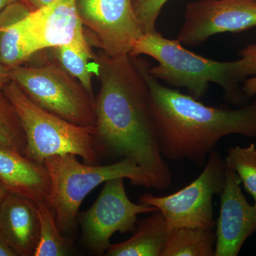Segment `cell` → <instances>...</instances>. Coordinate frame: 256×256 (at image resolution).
I'll list each match as a JSON object with an SVG mask.
<instances>
[{
  "instance_id": "obj_1",
  "label": "cell",
  "mask_w": 256,
  "mask_h": 256,
  "mask_svg": "<svg viewBox=\"0 0 256 256\" xmlns=\"http://www.w3.org/2000/svg\"><path fill=\"white\" fill-rule=\"evenodd\" d=\"M100 89L95 99L94 142L98 156L132 160L151 188L171 185L169 166L160 152L149 109V89L130 55L95 56Z\"/></svg>"
},
{
  "instance_id": "obj_2",
  "label": "cell",
  "mask_w": 256,
  "mask_h": 256,
  "mask_svg": "<svg viewBox=\"0 0 256 256\" xmlns=\"http://www.w3.org/2000/svg\"><path fill=\"white\" fill-rule=\"evenodd\" d=\"M132 58L149 89L150 112L164 158L188 160L202 166L222 138L242 134L256 138V100L238 109L207 106L165 86L150 73L146 60Z\"/></svg>"
},
{
  "instance_id": "obj_3",
  "label": "cell",
  "mask_w": 256,
  "mask_h": 256,
  "mask_svg": "<svg viewBox=\"0 0 256 256\" xmlns=\"http://www.w3.org/2000/svg\"><path fill=\"white\" fill-rule=\"evenodd\" d=\"M146 55L158 62L149 72L158 80L174 88H184L190 95L200 99L206 95L210 84L223 89L226 100L246 105L247 96L239 84L256 75V44L239 53L235 62H218L204 58L186 48L178 40H168L159 32L146 33L136 44L130 56Z\"/></svg>"
},
{
  "instance_id": "obj_4",
  "label": "cell",
  "mask_w": 256,
  "mask_h": 256,
  "mask_svg": "<svg viewBox=\"0 0 256 256\" xmlns=\"http://www.w3.org/2000/svg\"><path fill=\"white\" fill-rule=\"evenodd\" d=\"M44 164L50 180L46 203L53 210L62 234L73 232L82 201L101 184L112 178H124L129 180L134 186L152 188L142 170L128 158L110 164H88L80 162L75 154H65L50 156Z\"/></svg>"
},
{
  "instance_id": "obj_5",
  "label": "cell",
  "mask_w": 256,
  "mask_h": 256,
  "mask_svg": "<svg viewBox=\"0 0 256 256\" xmlns=\"http://www.w3.org/2000/svg\"><path fill=\"white\" fill-rule=\"evenodd\" d=\"M3 92L14 106L22 124L26 139L25 156L28 159L44 164L50 156L73 154L82 158L86 164L98 163L95 128L72 124L44 110L12 80Z\"/></svg>"
},
{
  "instance_id": "obj_6",
  "label": "cell",
  "mask_w": 256,
  "mask_h": 256,
  "mask_svg": "<svg viewBox=\"0 0 256 256\" xmlns=\"http://www.w3.org/2000/svg\"><path fill=\"white\" fill-rule=\"evenodd\" d=\"M10 78L44 110L78 126H95L96 98L58 63L18 66L10 69Z\"/></svg>"
},
{
  "instance_id": "obj_7",
  "label": "cell",
  "mask_w": 256,
  "mask_h": 256,
  "mask_svg": "<svg viewBox=\"0 0 256 256\" xmlns=\"http://www.w3.org/2000/svg\"><path fill=\"white\" fill-rule=\"evenodd\" d=\"M226 169L220 153L213 151L201 174L188 186L168 196L144 194L139 202L161 212L169 233L184 227L213 229V198L223 190Z\"/></svg>"
},
{
  "instance_id": "obj_8",
  "label": "cell",
  "mask_w": 256,
  "mask_h": 256,
  "mask_svg": "<svg viewBox=\"0 0 256 256\" xmlns=\"http://www.w3.org/2000/svg\"><path fill=\"white\" fill-rule=\"evenodd\" d=\"M124 178L104 184L97 200L88 210L79 212L77 224L82 229V245L90 254L104 256L116 232H134L140 214L152 213L156 207L131 201L126 193Z\"/></svg>"
},
{
  "instance_id": "obj_9",
  "label": "cell",
  "mask_w": 256,
  "mask_h": 256,
  "mask_svg": "<svg viewBox=\"0 0 256 256\" xmlns=\"http://www.w3.org/2000/svg\"><path fill=\"white\" fill-rule=\"evenodd\" d=\"M76 3L84 28L109 56L130 55L144 34L132 0H76Z\"/></svg>"
},
{
  "instance_id": "obj_10",
  "label": "cell",
  "mask_w": 256,
  "mask_h": 256,
  "mask_svg": "<svg viewBox=\"0 0 256 256\" xmlns=\"http://www.w3.org/2000/svg\"><path fill=\"white\" fill-rule=\"evenodd\" d=\"M256 26V0H197L186 4L176 40L196 46L218 34Z\"/></svg>"
},
{
  "instance_id": "obj_11",
  "label": "cell",
  "mask_w": 256,
  "mask_h": 256,
  "mask_svg": "<svg viewBox=\"0 0 256 256\" xmlns=\"http://www.w3.org/2000/svg\"><path fill=\"white\" fill-rule=\"evenodd\" d=\"M18 26L30 60L42 50L87 40L76 0H55L32 10L20 18Z\"/></svg>"
},
{
  "instance_id": "obj_12",
  "label": "cell",
  "mask_w": 256,
  "mask_h": 256,
  "mask_svg": "<svg viewBox=\"0 0 256 256\" xmlns=\"http://www.w3.org/2000/svg\"><path fill=\"white\" fill-rule=\"evenodd\" d=\"M238 175L226 168L220 194V216L216 223L215 256H236L244 242L256 232V204L244 196Z\"/></svg>"
},
{
  "instance_id": "obj_13",
  "label": "cell",
  "mask_w": 256,
  "mask_h": 256,
  "mask_svg": "<svg viewBox=\"0 0 256 256\" xmlns=\"http://www.w3.org/2000/svg\"><path fill=\"white\" fill-rule=\"evenodd\" d=\"M40 232L35 203L9 192L0 205V235L16 256H34Z\"/></svg>"
},
{
  "instance_id": "obj_14",
  "label": "cell",
  "mask_w": 256,
  "mask_h": 256,
  "mask_svg": "<svg viewBox=\"0 0 256 256\" xmlns=\"http://www.w3.org/2000/svg\"><path fill=\"white\" fill-rule=\"evenodd\" d=\"M0 181L8 192L34 203L46 202L50 196V180L44 164L2 146H0Z\"/></svg>"
},
{
  "instance_id": "obj_15",
  "label": "cell",
  "mask_w": 256,
  "mask_h": 256,
  "mask_svg": "<svg viewBox=\"0 0 256 256\" xmlns=\"http://www.w3.org/2000/svg\"><path fill=\"white\" fill-rule=\"evenodd\" d=\"M132 236L111 244L106 256H161L169 236L164 216L159 210L138 222Z\"/></svg>"
},
{
  "instance_id": "obj_16",
  "label": "cell",
  "mask_w": 256,
  "mask_h": 256,
  "mask_svg": "<svg viewBox=\"0 0 256 256\" xmlns=\"http://www.w3.org/2000/svg\"><path fill=\"white\" fill-rule=\"evenodd\" d=\"M32 10L26 3L18 1L0 12V60L9 70L28 62L18 22Z\"/></svg>"
},
{
  "instance_id": "obj_17",
  "label": "cell",
  "mask_w": 256,
  "mask_h": 256,
  "mask_svg": "<svg viewBox=\"0 0 256 256\" xmlns=\"http://www.w3.org/2000/svg\"><path fill=\"white\" fill-rule=\"evenodd\" d=\"M216 232L184 227L170 232L161 256H215Z\"/></svg>"
},
{
  "instance_id": "obj_18",
  "label": "cell",
  "mask_w": 256,
  "mask_h": 256,
  "mask_svg": "<svg viewBox=\"0 0 256 256\" xmlns=\"http://www.w3.org/2000/svg\"><path fill=\"white\" fill-rule=\"evenodd\" d=\"M52 50L57 63L80 82L90 95L94 96L92 76L96 55L92 52L88 42L86 40L76 42Z\"/></svg>"
},
{
  "instance_id": "obj_19",
  "label": "cell",
  "mask_w": 256,
  "mask_h": 256,
  "mask_svg": "<svg viewBox=\"0 0 256 256\" xmlns=\"http://www.w3.org/2000/svg\"><path fill=\"white\" fill-rule=\"evenodd\" d=\"M40 220V239L34 256H65L73 249V240L64 237L57 226L54 213L46 202L35 203Z\"/></svg>"
},
{
  "instance_id": "obj_20",
  "label": "cell",
  "mask_w": 256,
  "mask_h": 256,
  "mask_svg": "<svg viewBox=\"0 0 256 256\" xmlns=\"http://www.w3.org/2000/svg\"><path fill=\"white\" fill-rule=\"evenodd\" d=\"M0 146L25 156L26 139L18 112L4 92L0 94Z\"/></svg>"
},
{
  "instance_id": "obj_21",
  "label": "cell",
  "mask_w": 256,
  "mask_h": 256,
  "mask_svg": "<svg viewBox=\"0 0 256 256\" xmlns=\"http://www.w3.org/2000/svg\"><path fill=\"white\" fill-rule=\"evenodd\" d=\"M226 168L238 175L244 188L256 204V146L254 144L230 148L225 160Z\"/></svg>"
},
{
  "instance_id": "obj_22",
  "label": "cell",
  "mask_w": 256,
  "mask_h": 256,
  "mask_svg": "<svg viewBox=\"0 0 256 256\" xmlns=\"http://www.w3.org/2000/svg\"><path fill=\"white\" fill-rule=\"evenodd\" d=\"M168 0H132L133 8L144 34L156 31V22Z\"/></svg>"
},
{
  "instance_id": "obj_23",
  "label": "cell",
  "mask_w": 256,
  "mask_h": 256,
  "mask_svg": "<svg viewBox=\"0 0 256 256\" xmlns=\"http://www.w3.org/2000/svg\"><path fill=\"white\" fill-rule=\"evenodd\" d=\"M10 82V70L0 60V94L4 92L5 86Z\"/></svg>"
},
{
  "instance_id": "obj_24",
  "label": "cell",
  "mask_w": 256,
  "mask_h": 256,
  "mask_svg": "<svg viewBox=\"0 0 256 256\" xmlns=\"http://www.w3.org/2000/svg\"><path fill=\"white\" fill-rule=\"evenodd\" d=\"M242 92L248 98L252 97L256 94V75L252 78L247 79L244 82V86L242 87Z\"/></svg>"
},
{
  "instance_id": "obj_25",
  "label": "cell",
  "mask_w": 256,
  "mask_h": 256,
  "mask_svg": "<svg viewBox=\"0 0 256 256\" xmlns=\"http://www.w3.org/2000/svg\"><path fill=\"white\" fill-rule=\"evenodd\" d=\"M0 256H16L8 242L0 235Z\"/></svg>"
},
{
  "instance_id": "obj_26",
  "label": "cell",
  "mask_w": 256,
  "mask_h": 256,
  "mask_svg": "<svg viewBox=\"0 0 256 256\" xmlns=\"http://www.w3.org/2000/svg\"><path fill=\"white\" fill-rule=\"evenodd\" d=\"M33 10L40 9L53 2L55 0H24Z\"/></svg>"
},
{
  "instance_id": "obj_27",
  "label": "cell",
  "mask_w": 256,
  "mask_h": 256,
  "mask_svg": "<svg viewBox=\"0 0 256 256\" xmlns=\"http://www.w3.org/2000/svg\"><path fill=\"white\" fill-rule=\"evenodd\" d=\"M8 193H9V192H8V190L5 188L3 183L0 181V205H1L2 202L3 200H4L5 196H6Z\"/></svg>"
},
{
  "instance_id": "obj_28",
  "label": "cell",
  "mask_w": 256,
  "mask_h": 256,
  "mask_svg": "<svg viewBox=\"0 0 256 256\" xmlns=\"http://www.w3.org/2000/svg\"><path fill=\"white\" fill-rule=\"evenodd\" d=\"M18 1H22L24 2H25L24 0H0V12L4 10L8 5Z\"/></svg>"
}]
</instances>
